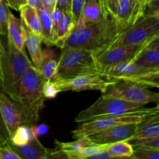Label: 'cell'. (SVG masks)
<instances>
[{
    "label": "cell",
    "mask_w": 159,
    "mask_h": 159,
    "mask_svg": "<svg viewBox=\"0 0 159 159\" xmlns=\"http://www.w3.org/2000/svg\"><path fill=\"white\" fill-rule=\"evenodd\" d=\"M44 82L40 71L32 65L6 95L18 106L28 127L35 125L39 120L46 99L43 94Z\"/></svg>",
    "instance_id": "6da1fadb"
},
{
    "label": "cell",
    "mask_w": 159,
    "mask_h": 159,
    "mask_svg": "<svg viewBox=\"0 0 159 159\" xmlns=\"http://www.w3.org/2000/svg\"><path fill=\"white\" fill-rule=\"evenodd\" d=\"M119 34L114 19L110 16L99 23L75 26L58 48H82L94 53L109 46Z\"/></svg>",
    "instance_id": "7a4b0ae2"
},
{
    "label": "cell",
    "mask_w": 159,
    "mask_h": 159,
    "mask_svg": "<svg viewBox=\"0 0 159 159\" xmlns=\"http://www.w3.org/2000/svg\"><path fill=\"white\" fill-rule=\"evenodd\" d=\"M155 114H159L158 104L155 107H145L142 104L101 96L93 105L81 111L77 115L75 122L82 124L107 116L130 115L144 117Z\"/></svg>",
    "instance_id": "3957f363"
},
{
    "label": "cell",
    "mask_w": 159,
    "mask_h": 159,
    "mask_svg": "<svg viewBox=\"0 0 159 159\" xmlns=\"http://www.w3.org/2000/svg\"><path fill=\"white\" fill-rule=\"evenodd\" d=\"M98 72L93 52L77 48L61 49L52 81H65L82 75Z\"/></svg>",
    "instance_id": "277c9868"
},
{
    "label": "cell",
    "mask_w": 159,
    "mask_h": 159,
    "mask_svg": "<svg viewBox=\"0 0 159 159\" xmlns=\"http://www.w3.org/2000/svg\"><path fill=\"white\" fill-rule=\"evenodd\" d=\"M32 65L26 51L17 49L6 37V41L2 42V48L0 51V82L3 93L7 95Z\"/></svg>",
    "instance_id": "5b68a950"
},
{
    "label": "cell",
    "mask_w": 159,
    "mask_h": 159,
    "mask_svg": "<svg viewBox=\"0 0 159 159\" xmlns=\"http://www.w3.org/2000/svg\"><path fill=\"white\" fill-rule=\"evenodd\" d=\"M101 75L110 82L126 81L148 89L159 87V68H146L134 61L115 65Z\"/></svg>",
    "instance_id": "8992f818"
},
{
    "label": "cell",
    "mask_w": 159,
    "mask_h": 159,
    "mask_svg": "<svg viewBox=\"0 0 159 159\" xmlns=\"http://www.w3.org/2000/svg\"><path fill=\"white\" fill-rule=\"evenodd\" d=\"M159 37V16L145 15L122 31L109 46L141 45Z\"/></svg>",
    "instance_id": "52a82bcc"
},
{
    "label": "cell",
    "mask_w": 159,
    "mask_h": 159,
    "mask_svg": "<svg viewBox=\"0 0 159 159\" xmlns=\"http://www.w3.org/2000/svg\"><path fill=\"white\" fill-rule=\"evenodd\" d=\"M102 96L116 98L127 102L142 104L159 103V94L148 88L126 81L112 82L102 93Z\"/></svg>",
    "instance_id": "ba28073f"
},
{
    "label": "cell",
    "mask_w": 159,
    "mask_h": 159,
    "mask_svg": "<svg viewBox=\"0 0 159 159\" xmlns=\"http://www.w3.org/2000/svg\"><path fill=\"white\" fill-rule=\"evenodd\" d=\"M150 42L141 45L107 46L100 51L94 52L93 56L98 72L101 74L107 68L117 64L134 61Z\"/></svg>",
    "instance_id": "9c48e42d"
},
{
    "label": "cell",
    "mask_w": 159,
    "mask_h": 159,
    "mask_svg": "<svg viewBox=\"0 0 159 159\" xmlns=\"http://www.w3.org/2000/svg\"><path fill=\"white\" fill-rule=\"evenodd\" d=\"M148 0H118L114 19L120 33L134 24L145 15Z\"/></svg>",
    "instance_id": "30bf717a"
},
{
    "label": "cell",
    "mask_w": 159,
    "mask_h": 159,
    "mask_svg": "<svg viewBox=\"0 0 159 159\" xmlns=\"http://www.w3.org/2000/svg\"><path fill=\"white\" fill-rule=\"evenodd\" d=\"M142 116H107L93 120L89 122L82 123L72 131L73 138L75 139L81 137L88 136L91 134L99 130H105L114 126L127 124H138L142 120Z\"/></svg>",
    "instance_id": "8fae6325"
},
{
    "label": "cell",
    "mask_w": 159,
    "mask_h": 159,
    "mask_svg": "<svg viewBox=\"0 0 159 159\" xmlns=\"http://www.w3.org/2000/svg\"><path fill=\"white\" fill-rule=\"evenodd\" d=\"M112 82L107 80L99 72L82 75L65 81L56 82L60 92H82L85 90H99L101 93Z\"/></svg>",
    "instance_id": "7c38bea8"
},
{
    "label": "cell",
    "mask_w": 159,
    "mask_h": 159,
    "mask_svg": "<svg viewBox=\"0 0 159 159\" xmlns=\"http://www.w3.org/2000/svg\"><path fill=\"white\" fill-rule=\"evenodd\" d=\"M138 124L114 126L88 135L90 141L96 144H110L118 141H129L137 131Z\"/></svg>",
    "instance_id": "4fadbf2b"
},
{
    "label": "cell",
    "mask_w": 159,
    "mask_h": 159,
    "mask_svg": "<svg viewBox=\"0 0 159 159\" xmlns=\"http://www.w3.org/2000/svg\"><path fill=\"white\" fill-rule=\"evenodd\" d=\"M0 110L10 138L19 127L26 125L18 106L2 92H0Z\"/></svg>",
    "instance_id": "5bb4252c"
},
{
    "label": "cell",
    "mask_w": 159,
    "mask_h": 159,
    "mask_svg": "<svg viewBox=\"0 0 159 159\" xmlns=\"http://www.w3.org/2000/svg\"><path fill=\"white\" fill-rule=\"evenodd\" d=\"M10 145L21 159H47L49 156L50 150L40 142L37 137H34L23 145L16 146L12 144Z\"/></svg>",
    "instance_id": "9a60e30c"
},
{
    "label": "cell",
    "mask_w": 159,
    "mask_h": 159,
    "mask_svg": "<svg viewBox=\"0 0 159 159\" xmlns=\"http://www.w3.org/2000/svg\"><path fill=\"white\" fill-rule=\"evenodd\" d=\"M108 17L110 16L103 10L99 0H87L81 13L80 19L75 26L99 23Z\"/></svg>",
    "instance_id": "2e32d148"
},
{
    "label": "cell",
    "mask_w": 159,
    "mask_h": 159,
    "mask_svg": "<svg viewBox=\"0 0 159 159\" xmlns=\"http://www.w3.org/2000/svg\"><path fill=\"white\" fill-rule=\"evenodd\" d=\"M7 39L21 51H25V26L20 19L10 12L7 26Z\"/></svg>",
    "instance_id": "e0dca14e"
},
{
    "label": "cell",
    "mask_w": 159,
    "mask_h": 159,
    "mask_svg": "<svg viewBox=\"0 0 159 159\" xmlns=\"http://www.w3.org/2000/svg\"><path fill=\"white\" fill-rule=\"evenodd\" d=\"M134 62L146 68H159V37L151 41Z\"/></svg>",
    "instance_id": "ac0fdd59"
},
{
    "label": "cell",
    "mask_w": 159,
    "mask_h": 159,
    "mask_svg": "<svg viewBox=\"0 0 159 159\" xmlns=\"http://www.w3.org/2000/svg\"><path fill=\"white\" fill-rule=\"evenodd\" d=\"M159 137V114L144 116L138 124L137 131L130 139H144Z\"/></svg>",
    "instance_id": "d6986e66"
},
{
    "label": "cell",
    "mask_w": 159,
    "mask_h": 159,
    "mask_svg": "<svg viewBox=\"0 0 159 159\" xmlns=\"http://www.w3.org/2000/svg\"><path fill=\"white\" fill-rule=\"evenodd\" d=\"M25 47H26L32 61L33 66L40 71V65L42 61V51L41 49V39L40 37L32 34L25 27Z\"/></svg>",
    "instance_id": "ffe728a7"
},
{
    "label": "cell",
    "mask_w": 159,
    "mask_h": 159,
    "mask_svg": "<svg viewBox=\"0 0 159 159\" xmlns=\"http://www.w3.org/2000/svg\"><path fill=\"white\" fill-rule=\"evenodd\" d=\"M37 11L39 19H40V27H41L40 38H41L42 42H43L47 46H54L52 19H51L52 10L42 6Z\"/></svg>",
    "instance_id": "44dd1931"
},
{
    "label": "cell",
    "mask_w": 159,
    "mask_h": 159,
    "mask_svg": "<svg viewBox=\"0 0 159 159\" xmlns=\"http://www.w3.org/2000/svg\"><path fill=\"white\" fill-rule=\"evenodd\" d=\"M21 21L25 27L30 31L32 34L40 37L41 35V27H40V19L37 14V9L26 5L20 10ZM41 39V38H40Z\"/></svg>",
    "instance_id": "7402d4cb"
},
{
    "label": "cell",
    "mask_w": 159,
    "mask_h": 159,
    "mask_svg": "<svg viewBox=\"0 0 159 159\" xmlns=\"http://www.w3.org/2000/svg\"><path fill=\"white\" fill-rule=\"evenodd\" d=\"M57 65L54 52L50 48L42 51V61L40 72L45 81H52Z\"/></svg>",
    "instance_id": "603a6c76"
},
{
    "label": "cell",
    "mask_w": 159,
    "mask_h": 159,
    "mask_svg": "<svg viewBox=\"0 0 159 159\" xmlns=\"http://www.w3.org/2000/svg\"><path fill=\"white\" fill-rule=\"evenodd\" d=\"M75 27V23L73 22L72 16L70 12H64L63 16L57 26L54 35V45L59 47L62 42L69 36L72 30Z\"/></svg>",
    "instance_id": "cb8c5ba5"
},
{
    "label": "cell",
    "mask_w": 159,
    "mask_h": 159,
    "mask_svg": "<svg viewBox=\"0 0 159 159\" xmlns=\"http://www.w3.org/2000/svg\"><path fill=\"white\" fill-rule=\"evenodd\" d=\"M106 152L114 158H129L133 155L134 148L127 141H118L107 145Z\"/></svg>",
    "instance_id": "d4e9b609"
},
{
    "label": "cell",
    "mask_w": 159,
    "mask_h": 159,
    "mask_svg": "<svg viewBox=\"0 0 159 159\" xmlns=\"http://www.w3.org/2000/svg\"><path fill=\"white\" fill-rule=\"evenodd\" d=\"M35 137L33 134L30 127L26 125H22L16 129L13 134L11 136V144L16 146H21L26 144Z\"/></svg>",
    "instance_id": "484cf974"
},
{
    "label": "cell",
    "mask_w": 159,
    "mask_h": 159,
    "mask_svg": "<svg viewBox=\"0 0 159 159\" xmlns=\"http://www.w3.org/2000/svg\"><path fill=\"white\" fill-rule=\"evenodd\" d=\"M10 10L6 1L0 2V37H7V26Z\"/></svg>",
    "instance_id": "4316f807"
},
{
    "label": "cell",
    "mask_w": 159,
    "mask_h": 159,
    "mask_svg": "<svg viewBox=\"0 0 159 159\" xmlns=\"http://www.w3.org/2000/svg\"><path fill=\"white\" fill-rule=\"evenodd\" d=\"M132 157L135 159H159V150L148 148H133Z\"/></svg>",
    "instance_id": "83f0119b"
},
{
    "label": "cell",
    "mask_w": 159,
    "mask_h": 159,
    "mask_svg": "<svg viewBox=\"0 0 159 159\" xmlns=\"http://www.w3.org/2000/svg\"><path fill=\"white\" fill-rule=\"evenodd\" d=\"M128 141L132 147H142L159 150V137L153 138H144V139H130Z\"/></svg>",
    "instance_id": "f1b7e54d"
},
{
    "label": "cell",
    "mask_w": 159,
    "mask_h": 159,
    "mask_svg": "<svg viewBox=\"0 0 159 159\" xmlns=\"http://www.w3.org/2000/svg\"><path fill=\"white\" fill-rule=\"evenodd\" d=\"M61 93L55 81H45L43 85V94L45 99H54Z\"/></svg>",
    "instance_id": "f546056e"
},
{
    "label": "cell",
    "mask_w": 159,
    "mask_h": 159,
    "mask_svg": "<svg viewBox=\"0 0 159 159\" xmlns=\"http://www.w3.org/2000/svg\"><path fill=\"white\" fill-rule=\"evenodd\" d=\"M87 0H71V14L72 16L75 26L78 23L80 19L81 13Z\"/></svg>",
    "instance_id": "4dcf8cb0"
},
{
    "label": "cell",
    "mask_w": 159,
    "mask_h": 159,
    "mask_svg": "<svg viewBox=\"0 0 159 159\" xmlns=\"http://www.w3.org/2000/svg\"><path fill=\"white\" fill-rule=\"evenodd\" d=\"M106 13L114 18L117 9L118 0H99Z\"/></svg>",
    "instance_id": "1f68e13d"
},
{
    "label": "cell",
    "mask_w": 159,
    "mask_h": 159,
    "mask_svg": "<svg viewBox=\"0 0 159 159\" xmlns=\"http://www.w3.org/2000/svg\"><path fill=\"white\" fill-rule=\"evenodd\" d=\"M11 144L10 135L8 132L7 128L5 125L4 120L2 119L1 110H0V144L2 146L9 145Z\"/></svg>",
    "instance_id": "d6a6232c"
},
{
    "label": "cell",
    "mask_w": 159,
    "mask_h": 159,
    "mask_svg": "<svg viewBox=\"0 0 159 159\" xmlns=\"http://www.w3.org/2000/svg\"><path fill=\"white\" fill-rule=\"evenodd\" d=\"M10 144L0 147V159H21L12 150Z\"/></svg>",
    "instance_id": "836d02e7"
},
{
    "label": "cell",
    "mask_w": 159,
    "mask_h": 159,
    "mask_svg": "<svg viewBox=\"0 0 159 159\" xmlns=\"http://www.w3.org/2000/svg\"><path fill=\"white\" fill-rule=\"evenodd\" d=\"M8 6L16 11H20L22 7L26 6L27 0H5Z\"/></svg>",
    "instance_id": "e575fe53"
},
{
    "label": "cell",
    "mask_w": 159,
    "mask_h": 159,
    "mask_svg": "<svg viewBox=\"0 0 159 159\" xmlns=\"http://www.w3.org/2000/svg\"><path fill=\"white\" fill-rule=\"evenodd\" d=\"M56 6L60 8L61 10H63V12L71 13V0H57Z\"/></svg>",
    "instance_id": "d590c367"
},
{
    "label": "cell",
    "mask_w": 159,
    "mask_h": 159,
    "mask_svg": "<svg viewBox=\"0 0 159 159\" xmlns=\"http://www.w3.org/2000/svg\"><path fill=\"white\" fill-rule=\"evenodd\" d=\"M124 158H114V157H112L110 156V155H109L106 151H104V152H99V153L89 155V156H87L85 157V158H83L82 159H124Z\"/></svg>",
    "instance_id": "8d00e7d4"
},
{
    "label": "cell",
    "mask_w": 159,
    "mask_h": 159,
    "mask_svg": "<svg viewBox=\"0 0 159 159\" xmlns=\"http://www.w3.org/2000/svg\"><path fill=\"white\" fill-rule=\"evenodd\" d=\"M31 130H32V132L33 134H34V135L35 137H38L40 136V135H43V134H45L48 132V127H46V126H43V125H41V126H32V127H30Z\"/></svg>",
    "instance_id": "74e56055"
},
{
    "label": "cell",
    "mask_w": 159,
    "mask_h": 159,
    "mask_svg": "<svg viewBox=\"0 0 159 159\" xmlns=\"http://www.w3.org/2000/svg\"><path fill=\"white\" fill-rule=\"evenodd\" d=\"M40 2H41L42 6L48 8V9H51V10H53L56 6L57 0H40Z\"/></svg>",
    "instance_id": "f35d334b"
},
{
    "label": "cell",
    "mask_w": 159,
    "mask_h": 159,
    "mask_svg": "<svg viewBox=\"0 0 159 159\" xmlns=\"http://www.w3.org/2000/svg\"><path fill=\"white\" fill-rule=\"evenodd\" d=\"M26 5L30 6V7L34 8L35 9H39L42 7V4L40 0H27Z\"/></svg>",
    "instance_id": "ab89813d"
},
{
    "label": "cell",
    "mask_w": 159,
    "mask_h": 159,
    "mask_svg": "<svg viewBox=\"0 0 159 159\" xmlns=\"http://www.w3.org/2000/svg\"><path fill=\"white\" fill-rule=\"evenodd\" d=\"M2 41L1 37H0V49L2 50Z\"/></svg>",
    "instance_id": "60d3db41"
},
{
    "label": "cell",
    "mask_w": 159,
    "mask_h": 159,
    "mask_svg": "<svg viewBox=\"0 0 159 159\" xmlns=\"http://www.w3.org/2000/svg\"><path fill=\"white\" fill-rule=\"evenodd\" d=\"M124 159H135L134 158H133V157H129V158H124Z\"/></svg>",
    "instance_id": "b9f144b4"
},
{
    "label": "cell",
    "mask_w": 159,
    "mask_h": 159,
    "mask_svg": "<svg viewBox=\"0 0 159 159\" xmlns=\"http://www.w3.org/2000/svg\"><path fill=\"white\" fill-rule=\"evenodd\" d=\"M0 51H1V49H0ZM0 81H1V68H0Z\"/></svg>",
    "instance_id": "7bdbcfd3"
},
{
    "label": "cell",
    "mask_w": 159,
    "mask_h": 159,
    "mask_svg": "<svg viewBox=\"0 0 159 159\" xmlns=\"http://www.w3.org/2000/svg\"><path fill=\"white\" fill-rule=\"evenodd\" d=\"M150 1H152V0H148V2H150Z\"/></svg>",
    "instance_id": "ee69618b"
},
{
    "label": "cell",
    "mask_w": 159,
    "mask_h": 159,
    "mask_svg": "<svg viewBox=\"0 0 159 159\" xmlns=\"http://www.w3.org/2000/svg\"><path fill=\"white\" fill-rule=\"evenodd\" d=\"M2 1H3V0H0V2H2Z\"/></svg>",
    "instance_id": "f6af8a7d"
},
{
    "label": "cell",
    "mask_w": 159,
    "mask_h": 159,
    "mask_svg": "<svg viewBox=\"0 0 159 159\" xmlns=\"http://www.w3.org/2000/svg\"><path fill=\"white\" fill-rule=\"evenodd\" d=\"M0 86H1V82H0ZM0 92H1V91H0Z\"/></svg>",
    "instance_id": "bcb514c9"
},
{
    "label": "cell",
    "mask_w": 159,
    "mask_h": 159,
    "mask_svg": "<svg viewBox=\"0 0 159 159\" xmlns=\"http://www.w3.org/2000/svg\"><path fill=\"white\" fill-rule=\"evenodd\" d=\"M1 146H2V145H1V144H0V147H1Z\"/></svg>",
    "instance_id": "7dc6e473"
},
{
    "label": "cell",
    "mask_w": 159,
    "mask_h": 159,
    "mask_svg": "<svg viewBox=\"0 0 159 159\" xmlns=\"http://www.w3.org/2000/svg\"><path fill=\"white\" fill-rule=\"evenodd\" d=\"M47 159H49V158H47Z\"/></svg>",
    "instance_id": "c3c4849f"
}]
</instances>
